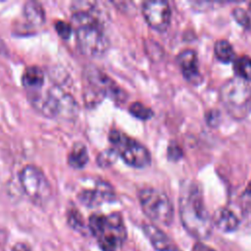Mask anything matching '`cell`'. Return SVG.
Wrapping results in <instances>:
<instances>
[{
	"label": "cell",
	"instance_id": "obj_10",
	"mask_svg": "<svg viewBox=\"0 0 251 251\" xmlns=\"http://www.w3.org/2000/svg\"><path fill=\"white\" fill-rule=\"evenodd\" d=\"M86 75L89 82L96 87L99 92L109 96L113 100L122 101V103L125 101L126 93L124 90L102 71L94 67H89L86 70Z\"/></svg>",
	"mask_w": 251,
	"mask_h": 251
},
{
	"label": "cell",
	"instance_id": "obj_20",
	"mask_svg": "<svg viewBox=\"0 0 251 251\" xmlns=\"http://www.w3.org/2000/svg\"><path fill=\"white\" fill-rule=\"evenodd\" d=\"M129 112L132 116L140 120H148L153 116V111L140 102H134L129 106Z\"/></svg>",
	"mask_w": 251,
	"mask_h": 251
},
{
	"label": "cell",
	"instance_id": "obj_14",
	"mask_svg": "<svg viewBox=\"0 0 251 251\" xmlns=\"http://www.w3.org/2000/svg\"><path fill=\"white\" fill-rule=\"evenodd\" d=\"M212 222L221 230L229 232L237 228L239 221L235 214L226 208L218 209L213 216Z\"/></svg>",
	"mask_w": 251,
	"mask_h": 251
},
{
	"label": "cell",
	"instance_id": "obj_1",
	"mask_svg": "<svg viewBox=\"0 0 251 251\" xmlns=\"http://www.w3.org/2000/svg\"><path fill=\"white\" fill-rule=\"evenodd\" d=\"M76 41L80 51L92 58L101 57L109 48L102 12L96 2L77 1L72 5Z\"/></svg>",
	"mask_w": 251,
	"mask_h": 251
},
{
	"label": "cell",
	"instance_id": "obj_7",
	"mask_svg": "<svg viewBox=\"0 0 251 251\" xmlns=\"http://www.w3.org/2000/svg\"><path fill=\"white\" fill-rule=\"evenodd\" d=\"M138 199L145 215L154 223L169 226L174 218V207L168 195L153 187L142 188Z\"/></svg>",
	"mask_w": 251,
	"mask_h": 251
},
{
	"label": "cell",
	"instance_id": "obj_3",
	"mask_svg": "<svg viewBox=\"0 0 251 251\" xmlns=\"http://www.w3.org/2000/svg\"><path fill=\"white\" fill-rule=\"evenodd\" d=\"M30 103L44 116L59 119H71L77 113V104L73 96L59 86H50L28 92Z\"/></svg>",
	"mask_w": 251,
	"mask_h": 251
},
{
	"label": "cell",
	"instance_id": "obj_15",
	"mask_svg": "<svg viewBox=\"0 0 251 251\" xmlns=\"http://www.w3.org/2000/svg\"><path fill=\"white\" fill-rule=\"evenodd\" d=\"M22 81L28 92L39 90L44 84L43 71L37 66H29L24 71Z\"/></svg>",
	"mask_w": 251,
	"mask_h": 251
},
{
	"label": "cell",
	"instance_id": "obj_28",
	"mask_svg": "<svg viewBox=\"0 0 251 251\" xmlns=\"http://www.w3.org/2000/svg\"><path fill=\"white\" fill-rule=\"evenodd\" d=\"M12 251H31L29 246L23 242H18L12 247Z\"/></svg>",
	"mask_w": 251,
	"mask_h": 251
},
{
	"label": "cell",
	"instance_id": "obj_24",
	"mask_svg": "<svg viewBox=\"0 0 251 251\" xmlns=\"http://www.w3.org/2000/svg\"><path fill=\"white\" fill-rule=\"evenodd\" d=\"M70 225L75 229H81L83 227V222L80 219V215L77 211H73L69 216Z\"/></svg>",
	"mask_w": 251,
	"mask_h": 251
},
{
	"label": "cell",
	"instance_id": "obj_6",
	"mask_svg": "<svg viewBox=\"0 0 251 251\" xmlns=\"http://www.w3.org/2000/svg\"><path fill=\"white\" fill-rule=\"evenodd\" d=\"M109 139L113 146V150L128 166L144 168L150 164V152L143 144L134 138L118 129H112Z\"/></svg>",
	"mask_w": 251,
	"mask_h": 251
},
{
	"label": "cell",
	"instance_id": "obj_23",
	"mask_svg": "<svg viewBox=\"0 0 251 251\" xmlns=\"http://www.w3.org/2000/svg\"><path fill=\"white\" fill-rule=\"evenodd\" d=\"M241 205L244 210L251 212V182L241 195Z\"/></svg>",
	"mask_w": 251,
	"mask_h": 251
},
{
	"label": "cell",
	"instance_id": "obj_4",
	"mask_svg": "<svg viewBox=\"0 0 251 251\" xmlns=\"http://www.w3.org/2000/svg\"><path fill=\"white\" fill-rule=\"evenodd\" d=\"M89 228L102 251H118L126 238V229L120 213L93 214Z\"/></svg>",
	"mask_w": 251,
	"mask_h": 251
},
{
	"label": "cell",
	"instance_id": "obj_9",
	"mask_svg": "<svg viewBox=\"0 0 251 251\" xmlns=\"http://www.w3.org/2000/svg\"><path fill=\"white\" fill-rule=\"evenodd\" d=\"M142 13L148 25L158 31L168 28L171 22V8L166 1H146L142 4Z\"/></svg>",
	"mask_w": 251,
	"mask_h": 251
},
{
	"label": "cell",
	"instance_id": "obj_22",
	"mask_svg": "<svg viewBox=\"0 0 251 251\" xmlns=\"http://www.w3.org/2000/svg\"><path fill=\"white\" fill-rule=\"evenodd\" d=\"M55 28L58 34L64 39H68L73 31L72 25L64 21H57L55 24Z\"/></svg>",
	"mask_w": 251,
	"mask_h": 251
},
{
	"label": "cell",
	"instance_id": "obj_17",
	"mask_svg": "<svg viewBox=\"0 0 251 251\" xmlns=\"http://www.w3.org/2000/svg\"><path fill=\"white\" fill-rule=\"evenodd\" d=\"M214 51L217 59L223 63H229L235 58V52L232 48V45L225 39L218 40L215 43Z\"/></svg>",
	"mask_w": 251,
	"mask_h": 251
},
{
	"label": "cell",
	"instance_id": "obj_19",
	"mask_svg": "<svg viewBox=\"0 0 251 251\" xmlns=\"http://www.w3.org/2000/svg\"><path fill=\"white\" fill-rule=\"evenodd\" d=\"M233 69L238 77L244 80H251V58L241 56L234 61Z\"/></svg>",
	"mask_w": 251,
	"mask_h": 251
},
{
	"label": "cell",
	"instance_id": "obj_13",
	"mask_svg": "<svg viewBox=\"0 0 251 251\" xmlns=\"http://www.w3.org/2000/svg\"><path fill=\"white\" fill-rule=\"evenodd\" d=\"M143 231L153 247L158 251H177L176 244L171 238L154 225L143 226Z\"/></svg>",
	"mask_w": 251,
	"mask_h": 251
},
{
	"label": "cell",
	"instance_id": "obj_16",
	"mask_svg": "<svg viewBox=\"0 0 251 251\" xmlns=\"http://www.w3.org/2000/svg\"><path fill=\"white\" fill-rule=\"evenodd\" d=\"M88 162V152L85 145L81 142H75L68 157V163L75 169L83 168Z\"/></svg>",
	"mask_w": 251,
	"mask_h": 251
},
{
	"label": "cell",
	"instance_id": "obj_18",
	"mask_svg": "<svg viewBox=\"0 0 251 251\" xmlns=\"http://www.w3.org/2000/svg\"><path fill=\"white\" fill-rule=\"evenodd\" d=\"M24 15L32 25H41L44 22V11L36 2H26L24 7Z\"/></svg>",
	"mask_w": 251,
	"mask_h": 251
},
{
	"label": "cell",
	"instance_id": "obj_8",
	"mask_svg": "<svg viewBox=\"0 0 251 251\" xmlns=\"http://www.w3.org/2000/svg\"><path fill=\"white\" fill-rule=\"evenodd\" d=\"M24 192L36 205H44L51 196V185L44 173L35 166L27 165L20 173Z\"/></svg>",
	"mask_w": 251,
	"mask_h": 251
},
{
	"label": "cell",
	"instance_id": "obj_26",
	"mask_svg": "<svg viewBox=\"0 0 251 251\" xmlns=\"http://www.w3.org/2000/svg\"><path fill=\"white\" fill-rule=\"evenodd\" d=\"M207 121L211 126H215L219 121V112L217 110H211L207 115Z\"/></svg>",
	"mask_w": 251,
	"mask_h": 251
},
{
	"label": "cell",
	"instance_id": "obj_12",
	"mask_svg": "<svg viewBox=\"0 0 251 251\" xmlns=\"http://www.w3.org/2000/svg\"><path fill=\"white\" fill-rule=\"evenodd\" d=\"M176 61L181 69L183 76L191 83L198 84L202 81L201 75L198 69L197 55L192 49L182 50L176 58Z\"/></svg>",
	"mask_w": 251,
	"mask_h": 251
},
{
	"label": "cell",
	"instance_id": "obj_2",
	"mask_svg": "<svg viewBox=\"0 0 251 251\" xmlns=\"http://www.w3.org/2000/svg\"><path fill=\"white\" fill-rule=\"evenodd\" d=\"M179 216L185 229L194 237L207 238L212 229V219L205 207L197 182L184 180L179 195Z\"/></svg>",
	"mask_w": 251,
	"mask_h": 251
},
{
	"label": "cell",
	"instance_id": "obj_27",
	"mask_svg": "<svg viewBox=\"0 0 251 251\" xmlns=\"http://www.w3.org/2000/svg\"><path fill=\"white\" fill-rule=\"evenodd\" d=\"M192 251H215V250L202 242H198L194 244Z\"/></svg>",
	"mask_w": 251,
	"mask_h": 251
},
{
	"label": "cell",
	"instance_id": "obj_11",
	"mask_svg": "<svg viewBox=\"0 0 251 251\" xmlns=\"http://www.w3.org/2000/svg\"><path fill=\"white\" fill-rule=\"evenodd\" d=\"M114 197L113 187L103 180H98L92 188L83 189L78 194L79 201L87 207H95L103 202L112 201Z\"/></svg>",
	"mask_w": 251,
	"mask_h": 251
},
{
	"label": "cell",
	"instance_id": "obj_21",
	"mask_svg": "<svg viewBox=\"0 0 251 251\" xmlns=\"http://www.w3.org/2000/svg\"><path fill=\"white\" fill-rule=\"evenodd\" d=\"M232 16L234 18V20L240 25H242L244 28H250L251 27V20L248 16V14L246 13L245 10L241 9V8H235L232 11Z\"/></svg>",
	"mask_w": 251,
	"mask_h": 251
},
{
	"label": "cell",
	"instance_id": "obj_5",
	"mask_svg": "<svg viewBox=\"0 0 251 251\" xmlns=\"http://www.w3.org/2000/svg\"><path fill=\"white\" fill-rule=\"evenodd\" d=\"M220 99L232 118L242 120L251 111V85L240 77H232L221 86Z\"/></svg>",
	"mask_w": 251,
	"mask_h": 251
},
{
	"label": "cell",
	"instance_id": "obj_25",
	"mask_svg": "<svg viewBox=\"0 0 251 251\" xmlns=\"http://www.w3.org/2000/svg\"><path fill=\"white\" fill-rule=\"evenodd\" d=\"M182 152L180 147L176 144V143H171V145L168 147V157L171 160H178L179 158H181Z\"/></svg>",
	"mask_w": 251,
	"mask_h": 251
}]
</instances>
